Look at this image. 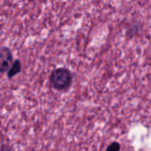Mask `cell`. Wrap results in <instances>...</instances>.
<instances>
[{
  "instance_id": "cell-1",
  "label": "cell",
  "mask_w": 151,
  "mask_h": 151,
  "mask_svg": "<svg viewBox=\"0 0 151 151\" xmlns=\"http://www.w3.org/2000/svg\"><path fill=\"white\" fill-rule=\"evenodd\" d=\"M50 82L55 89L59 91L66 90L72 83V75L70 71L65 68H58L52 72Z\"/></svg>"
},
{
  "instance_id": "cell-2",
  "label": "cell",
  "mask_w": 151,
  "mask_h": 151,
  "mask_svg": "<svg viewBox=\"0 0 151 151\" xmlns=\"http://www.w3.org/2000/svg\"><path fill=\"white\" fill-rule=\"evenodd\" d=\"M13 64V55L8 47L0 48V73L8 72Z\"/></svg>"
},
{
  "instance_id": "cell-3",
  "label": "cell",
  "mask_w": 151,
  "mask_h": 151,
  "mask_svg": "<svg viewBox=\"0 0 151 151\" xmlns=\"http://www.w3.org/2000/svg\"><path fill=\"white\" fill-rule=\"evenodd\" d=\"M21 70H22V63L19 60H16L7 72V77L10 79V78H13L15 75L19 74Z\"/></svg>"
},
{
  "instance_id": "cell-4",
  "label": "cell",
  "mask_w": 151,
  "mask_h": 151,
  "mask_svg": "<svg viewBox=\"0 0 151 151\" xmlns=\"http://www.w3.org/2000/svg\"><path fill=\"white\" fill-rule=\"evenodd\" d=\"M120 150V145L118 142H112L106 149V151H119Z\"/></svg>"
}]
</instances>
